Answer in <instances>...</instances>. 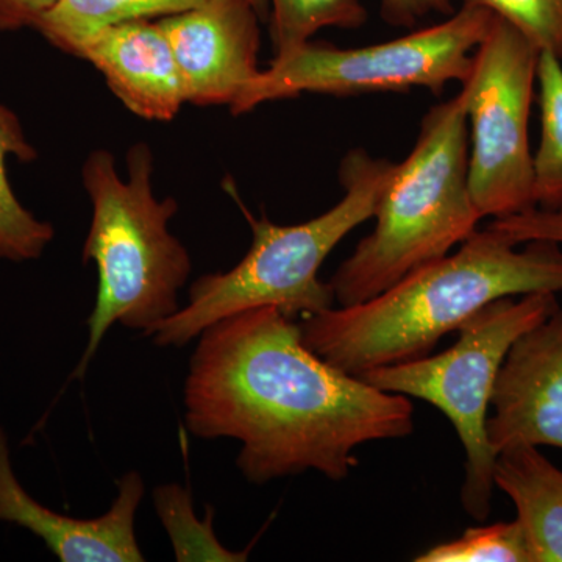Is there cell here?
Listing matches in <instances>:
<instances>
[{"label": "cell", "mask_w": 562, "mask_h": 562, "mask_svg": "<svg viewBox=\"0 0 562 562\" xmlns=\"http://www.w3.org/2000/svg\"><path fill=\"white\" fill-rule=\"evenodd\" d=\"M154 154L149 144H133L127 179L116 158L92 150L81 168V181L92 205L83 261L98 269V294L88 317V342L74 379H83L106 331L114 324L150 336L181 306L179 292L190 279V254L169 232L179 211L173 198L154 194Z\"/></svg>", "instance_id": "obj_3"}, {"label": "cell", "mask_w": 562, "mask_h": 562, "mask_svg": "<svg viewBox=\"0 0 562 562\" xmlns=\"http://www.w3.org/2000/svg\"><path fill=\"white\" fill-rule=\"evenodd\" d=\"M486 432L498 454L516 443L562 450V308L525 331L506 353Z\"/></svg>", "instance_id": "obj_10"}, {"label": "cell", "mask_w": 562, "mask_h": 562, "mask_svg": "<svg viewBox=\"0 0 562 562\" xmlns=\"http://www.w3.org/2000/svg\"><path fill=\"white\" fill-rule=\"evenodd\" d=\"M184 422L198 438L241 442L236 465L251 484L308 471L344 482L358 447L413 435L414 406L322 360L301 324L260 306L199 336Z\"/></svg>", "instance_id": "obj_1"}, {"label": "cell", "mask_w": 562, "mask_h": 562, "mask_svg": "<svg viewBox=\"0 0 562 562\" xmlns=\"http://www.w3.org/2000/svg\"><path fill=\"white\" fill-rule=\"evenodd\" d=\"M154 502L171 538L177 561H247V550L241 553L232 552L217 541L213 530V508L206 509L205 519L199 520L192 508L190 491L180 484L158 486L154 491Z\"/></svg>", "instance_id": "obj_18"}, {"label": "cell", "mask_w": 562, "mask_h": 562, "mask_svg": "<svg viewBox=\"0 0 562 562\" xmlns=\"http://www.w3.org/2000/svg\"><path fill=\"white\" fill-rule=\"evenodd\" d=\"M516 244L487 225L454 254L422 266L376 297L302 317L306 346L335 368L360 375L432 353L498 299L562 292V246Z\"/></svg>", "instance_id": "obj_2"}, {"label": "cell", "mask_w": 562, "mask_h": 562, "mask_svg": "<svg viewBox=\"0 0 562 562\" xmlns=\"http://www.w3.org/2000/svg\"><path fill=\"white\" fill-rule=\"evenodd\" d=\"M492 228H497L516 244L528 241H552L562 246V206L557 209H530L512 216L492 220Z\"/></svg>", "instance_id": "obj_21"}, {"label": "cell", "mask_w": 562, "mask_h": 562, "mask_svg": "<svg viewBox=\"0 0 562 562\" xmlns=\"http://www.w3.org/2000/svg\"><path fill=\"white\" fill-rule=\"evenodd\" d=\"M60 0H0V32L35 31L41 18Z\"/></svg>", "instance_id": "obj_23"}, {"label": "cell", "mask_w": 562, "mask_h": 562, "mask_svg": "<svg viewBox=\"0 0 562 562\" xmlns=\"http://www.w3.org/2000/svg\"><path fill=\"white\" fill-rule=\"evenodd\" d=\"M375 228L333 273L335 303L376 297L462 244L482 221L469 190V125L462 94L432 106L408 157L395 165Z\"/></svg>", "instance_id": "obj_5"}, {"label": "cell", "mask_w": 562, "mask_h": 562, "mask_svg": "<svg viewBox=\"0 0 562 562\" xmlns=\"http://www.w3.org/2000/svg\"><path fill=\"white\" fill-rule=\"evenodd\" d=\"M541 52L495 16L462 83L469 125V190L484 217L535 209L530 116Z\"/></svg>", "instance_id": "obj_8"}, {"label": "cell", "mask_w": 562, "mask_h": 562, "mask_svg": "<svg viewBox=\"0 0 562 562\" xmlns=\"http://www.w3.org/2000/svg\"><path fill=\"white\" fill-rule=\"evenodd\" d=\"M541 139L532 154V201L539 209L562 206V61L541 52L538 63Z\"/></svg>", "instance_id": "obj_16"}, {"label": "cell", "mask_w": 562, "mask_h": 562, "mask_svg": "<svg viewBox=\"0 0 562 562\" xmlns=\"http://www.w3.org/2000/svg\"><path fill=\"white\" fill-rule=\"evenodd\" d=\"M251 5L255 7L258 11H260V14L262 16V20H268L269 13H268V0H249Z\"/></svg>", "instance_id": "obj_24"}, {"label": "cell", "mask_w": 562, "mask_h": 562, "mask_svg": "<svg viewBox=\"0 0 562 562\" xmlns=\"http://www.w3.org/2000/svg\"><path fill=\"white\" fill-rule=\"evenodd\" d=\"M260 11L249 0H205L162 18L183 81L187 103L228 105L260 76Z\"/></svg>", "instance_id": "obj_9"}, {"label": "cell", "mask_w": 562, "mask_h": 562, "mask_svg": "<svg viewBox=\"0 0 562 562\" xmlns=\"http://www.w3.org/2000/svg\"><path fill=\"white\" fill-rule=\"evenodd\" d=\"M384 22L394 27H414L431 14L450 16L454 13L452 0H380Z\"/></svg>", "instance_id": "obj_22"}, {"label": "cell", "mask_w": 562, "mask_h": 562, "mask_svg": "<svg viewBox=\"0 0 562 562\" xmlns=\"http://www.w3.org/2000/svg\"><path fill=\"white\" fill-rule=\"evenodd\" d=\"M494 20L495 14L482 7L462 5L432 27L358 49L308 41L276 55L233 103L232 114L241 116L262 103L303 92L357 95L425 88L441 95L447 85L468 79L473 52Z\"/></svg>", "instance_id": "obj_7"}, {"label": "cell", "mask_w": 562, "mask_h": 562, "mask_svg": "<svg viewBox=\"0 0 562 562\" xmlns=\"http://www.w3.org/2000/svg\"><path fill=\"white\" fill-rule=\"evenodd\" d=\"M72 57L91 63L125 109L143 120L172 121L187 103L171 43L158 21L103 27Z\"/></svg>", "instance_id": "obj_12"}, {"label": "cell", "mask_w": 562, "mask_h": 562, "mask_svg": "<svg viewBox=\"0 0 562 562\" xmlns=\"http://www.w3.org/2000/svg\"><path fill=\"white\" fill-rule=\"evenodd\" d=\"M416 562H531L522 525L514 519L469 528L450 542L420 553Z\"/></svg>", "instance_id": "obj_19"}, {"label": "cell", "mask_w": 562, "mask_h": 562, "mask_svg": "<svg viewBox=\"0 0 562 562\" xmlns=\"http://www.w3.org/2000/svg\"><path fill=\"white\" fill-rule=\"evenodd\" d=\"M512 24L525 38L562 61V0H462Z\"/></svg>", "instance_id": "obj_20"}, {"label": "cell", "mask_w": 562, "mask_h": 562, "mask_svg": "<svg viewBox=\"0 0 562 562\" xmlns=\"http://www.w3.org/2000/svg\"><path fill=\"white\" fill-rule=\"evenodd\" d=\"M558 308L553 292L498 299L462 325L450 349L358 375L379 390L430 403L452 422L465 452L462 509L479 522L491 516L495 487L497 453L486 432L495 380L514 341Z\"/></svg>", "instance_id": "obj_6"}, {"label": "cell", "mask_w": 562, "mask_h": 562, "mask_svg": "<svg viewBox=\"0 0 562 562\" xmlns=\"http://www.w3.org/2000/svg\"><path fill=\"white\" fill-rule=\"evenodd\" d=\"M271 5L273 57L308 43L324 29L357 31L369 18L362 0H271Z\"/></svg>", "instance_id": "obj_17"}, {"label": "cell", "mask_w": 562, "mask_h": 562, "mask_svg": "<svg viewBox=\"0 0 562 562\" xmlns=\"http://www.w3.org/2000/svg\"><path fill=\"white\" fill-rule=\"evenodd\" d=\"M205 0H60L41 18L38 32L50 46L74 55L95 32L125 21L173 16L201 5Z\"/></svg>", "instance_id": "obj_15"}, {"label": "cell", "mask_w": 562, "mask_h": 562, "mask_svg": "<svg viewBox=\"0 0 562 562\" xmlns=\"http://www.w3.org/2000/svg\"><path fill=\"white\" fill-rule=\"evenodd\" d=\"M10 158L32 162L38 158V150L29 139L20 116L0 103V260H38L54 241L55 228L50 222L38 220L18 199L7 172Z\"/></svg>", "instance_id": "obj_14"}, {"label": "cell", "mask_w": 562, "mask_h": 562, "mask_svg": "<svg viewBox=\"0 0 562 562\" xmlns=\"http://www.w3.org/2000/svg\"><path fill=\"white\" fill-rule=\"evenodd\" d=\"M494 483L516 506L531 562H562V471L538 447L498 452Z\"/></svg>", "instance_id": "obj_13"}, {"label": "cell", "mask_w": 562, "mask_h": 562, "mask_svg": "<svg viewBox=\"0 0 562 562\" xmlns=\"http://www.w3.org/2000/svg\"><path fill=\"white\" fill-rule=\"evenodd\" d=\"M144 497L138 472L117 482L109 512L94 519H76L52 512L22 487L11 465L9 439L0 428V522L14 524L38 536L63 562H143L135 535L136 512Z\"/></svg>", "instance_id": "obj_11"}, {"label": "cell", "mask_w": 562, "mask_h": 562, "mask_svg": "<svg viewBox=\"0 0 562 562\" xmlns=\"http://www.w3.org/2000/svg\"><path fill=\"white\" fill-rule=\"evenodd\" d=\"M394 168L366 150H350L339 165L341 201L297 225L255 217L235 195L254 233L249 251L231 271L195 280L188 305L151 333L155 344L183 347L210 325L260 306H276L292 319L335 306L330 283L319 279L321 266L350 232L372 220Z\"/></svg>", "instance_id": "obj_4"}]
</instances>
